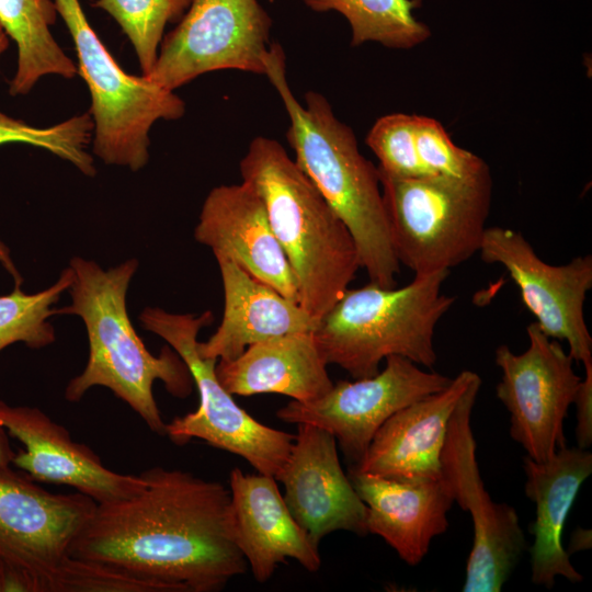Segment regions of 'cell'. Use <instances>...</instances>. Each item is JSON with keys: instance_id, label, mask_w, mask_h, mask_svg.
<instances>
[{"instance_id": "30bf717a", "label": "cell", "mask_w": 592, "mask_h": 592, "mask_svg": "<svg viewBox=\"0 0 592 592\" xmlns=\"http://www.w3.org/2000/svg\"><path fill=\"white\" fill-rule=\"evenodd\" d=\"M480 387L477 375L454 409L441 454V476L454 502L469 512L473 521L463 591L500 592L526 549V540L515 509L494 502L480 476L470 423Z\"/></svg>"}, {"instance_id": "44dd1931", "label": "cell", "mask_w": 592, "mask_h": 592, "mask_svg": "<svg viewBox=\"0 0 592 592\" xmlns=\"http://www.w3.org/2000/svg\"><path fill=\"white\" fill-rule=\"evenodd\" d=\"M523 469L525 494L535 504L530 548L532 582L551 589L557 577L572 583L582 581L562 545V533L580 487L592 473V453L565 445L546 462L525 455Z\"/></svg>"}, {"instance_id": "8fae6325", "label": "cell", "mask_w": 592, "mask_h": 592, "mask_svg": "<svg viewBox=\"0 0 592 592\" xmlns=\"http://www.w3.org/2000/svg\"><path fill=\"white\" fill-rule=\"evenodd\" d=\"M271 26L258 0H193L177 27L162 38L147 77L174 91L216 70L265 76Z\"/></svg>"}, {"instance_id": "3957f363", "label": "cell", "mask_w": 592, "mask_h": 592, "mask_svg": "<svg viewBox=\"0 0 592 592\" xmlns=\"http://www.w3.org/2000/svg\"><path fill=\"white\" fill-rule=\"evenodd\" d=\"M138 261L130 259L115 267L102 269L80 257L71 259L70 305L57 314L76 315L86 326L89 339L88 362L81 374L65 389V398L79 401L95 386L110 389L127 403L158 434L166 423L153 397L152 387L161 380L175 397L185 398L193 389V377L181 356L164 346L153 355L136 333L126 306L128 285Z\"/></svg>"}, {"instance_id": "8992f818", "label": "cell", "mask_w": 592, "mask_h": 592, "mask_svg": "<svg viewBox=\"0 0 592 592\" xmlns=\"http://www.w3.org/2000/svg\"><path fill=\"white\" fill-rule=\"evenodd\" d=\"M95 505L83 493H53L26 474L1 467L3 592H82L90 563L69 549Z\"/></svg>"}, {"instance_id": "d590c367", "label": "cell", "mask_w": 592, "mask_h": 592, "mask_svg": "<svg viewBox=\"0 0 592 592\" xmlns=\"http://www.w3.org/2000/svg\"><path fill=\"white\" fill-rule=\"evenodd\" d=\"M4 576H5V563L0 558V592H3Z\"/></svg>"}, {"instance_id": "f546056e", "label": "cell", "mask_w": 592, "mask_h": 592, "mask_svg": "<svg viewBox=\"0 0 592 592\" xmlns=\"http://www.w3.org/2000/svg\"><path fill=\"white\" fill-rule=\"evenodd\" d=\"M415 139L419 158L432 175L467 179L488 167L477 155L456 146L432 117L417 115Z\"/></svg>"}, {"instance_id": "4dcf8cb0", "label": "cell", "mask_w": 592, "mask_h": 592, "mask_svg": "<svg viewBox=\"0 0 592 592\" xmlns=\"http://www.w3.org/2000/svg\"><path fill=\"white\" fill-rule=\"evenodd\" d=\"M573 403L576 405V441L579 448L588 449L592 444V363L585 364Z\"/></svg>"}, {"instance_id": "e0dca14e", "label": "cell", "mask_w": 592, "mask_h": 592, "mask_svg": "<svg viewBox=\"0 0 592 592\" xmlns=\"http://www.w3.org/2000/svg\"><path fill=\"white\" fill-rule=\"evenodd\" d=\"M194 237L212 250L215 259L236 263L298 303L295 275L271 228L263 202L249 183L212 189L203 203Z\"/></svg>"}, {"instance_id": "d6986e66", "label": "cell", "mask_w": 592, "mask_h": 592, "mask_svg": "<svg viewBox=\"0 0 592 592\" xmlns=\"http://www.w3.org/2000/svg\"><path fill=\"white\" fill-rule=\"evenodd\" d=\"M366 505L368 534L380 536L409 566L420 563L434 537L448 528L454 503L448 483L436 479H392L349 469Z\"/></svg>"}, {"instance_id": "83f0119b", "label": "cell", "mask_w": 592, "mask_h": 592, "mask_svg": "<svg viewBox=\"0 0 592 592\" xmlns=\"http://www.w3.org/2000/svg\"><path fill=\"white\" fill-rule=\"evenodd\" d=\"M92 132L93 119L89 112L45 128L27 125L0 112V145L24 143L44 148L89 177L95 174L93 158L87 150Z\"/></svg>"}, {"instance_id": "9c48e42d", "label": "cell", "mask_w": 592, "mask_h": 592, "mask_svg": "<svg viewBox=\"0 0 592 592\" xmlns=\"http://www.w3.org/2000/svg\"><path fill=\"white\" fill-rule=\"evenodd\" d=\"M139 319L144 329L163 339L185 362L200 395L197 409L166 423L164 435L178 445L203 440L244 458L259 474L275 478L288 457L294 435L247 413L218 382L217 361L198 354L197 335L213 322L212 311L196 317L147 307Z\"/></svg>"}, {"instance_id": "d4e9b609", "label": "cell", "mask_w": 592, "mask_h": 592, "mask_svg": "<svg viewBox=\"0 0 592 592\" xmlns=\"http://www.w3.org/2000/svg\"><path fill=\"white\" fill-rule=\"evenodd\" d=\"M316 12L337 11L350 24L351 45L367 42L395 49H410L431 36L413 15L420 0H303Z\"/></svg>"}, {"instance_id": "ba28073f", "label": "cell", "mask_w": 592, "mask_h": 592, "mask_svg": "<svg viewBox=\"0 0 592 592\" xmlns=\"http://www.w3.org/2000/svg\"><path fill=\"white\" fill-rule=\"evenodd\" d=\"M72 37L78 73L86 81L93 119V152L106 164L137 171L149 159V130L158 119L175 121L184 101L147 76L125 72L90 25L79 0H54Z\"/></svg>"}, {"instance_id": "9a60e30c", "label": "cell", "mask_w": 592, "mask_h": 592, "mask_svg": "<svg viewBox=\"0 0 592 592\" xmlns=\"http://www.w3.org/2000/svg\"><path fill=\"white\" fill-rule=\"evenodd\" d=\"M0 425L23 446L14 453L11 466L36 482L69 486L96 503L128 498L145 486L141 474L111 470L89 446L73 441L66 428L36 407L0 400Z\"/></svg>"}, {"instance_id": "4fadbf2b", "label": "cell", "mask_w": 592, "mask_h": 592, "mask_svg": "<svg viewBox=\"0 0 592 592\" xmlns=\"http://www.w3.org/2000/svg\"><path fill=\"white\" fill-rule=\"evenodd\" d=\"M452 378L424 371L391 355L383 371L354 382L340 380L322 397L292 400L276 415L287 423H308L330 432L351 466L357 465L379 428L396 412L445 389ZM350 466V467H351Z\"/></svg>"}, {"instance_id": "6da1fadb", "label": "cell", "mask_w": 592, "mask_h": 592, "mask_svg": "<svg viewBox=\"0 0 592 592\" xmlns=\"http://www.w3.org/2000/svg\"><path fill=\"white\" fill-rule=\"evenodd\" d=\"M144 488L96 503L70 545L73 558L103 565L160 592H216L248 563L237 547L230 490L191 473L152 467Z\"/></svg>"}, {"instance_id": "ac0fdd59", "label": "cell", "mask_w": 592, "mask_h": 592, "mask_svg": "<svg viewBox=\"0 0 592 592\" xmlns=\"http://www.w3.org/2000/svg\"><path fill=\"white\" fill-rule=\"evenodd\" d=\"M229 490L234 539L258 582L267 581L288 558L310 572L319 570L318 546L292 515L273 476L234 468Z\"/></svg>"}, {"instance_id": "4316f807", "label": "cell", "mask_w": 592, "mask_h": 592, "mask_svg": "<svg viewBox=\"0 0 592 592\" xmlns=\"http://www.w3.org/2000/svg\"><path fill=\"white\" fill-rule=\"evenodd\" d=\"M193 0H96L130 41L144 76L156 64L168 23L182 19Z\"/></svg>"}, {"instance_id": "7a4b0ae2", "label": "cell", "mask_w": 592, "mask_h": 592, "mask_svg": "<svg viewBox=\"0 0 592 592\" xmlns=\"http://www.w3.org/2000/svg\"><path fill=\"white\" fill-rule=\"evenodd\" d=\"M265 67V76L289 119L286 140L296 164L351 232L369 282L396 286L400 263L392 247L377 168L361 153L352 128L335 116L325 95L308 91L305 105L296 99L286 77L281 44L271 43Z\"/></svg>"}, {"instance_id": "f1b7e54d", "label": "cell", "mask_w": 592, "mask_h": 592, "mask_svg": "<svg viewBox=\"0 0 592 592\" xmlns=\"http://www.w3.org/2000/svg\"><path fill=\"white\" fill-rule=\"evenodd\" d=\"M417 115L392 113L379 117L365 141L379 160L377 170L397 178L432 175L422 164L415 139Z\"/></svg>"}, {"instance_id": "7c38bea8", "label": "cell", "mask_w": 592, "mask_h": 592, "mask_svg": "<svg viewBox=\"0 0 592 592\" xmlns=\"http://www.w3.org/2000/svg\"><path fill=\"white\" fill-rule=\"evenodd\" d=\"M526 332L530 344L523 353L497 348L494 360L502 375L496 392L510 414L512 440L526 456L542 463L566 445L563 423L582 378L558 340L535 321Z\"/></svg>"}, {"instance_id": "277c9868", "label": "cell", "mask_w": 592, "mask_h": 592, "mask_svg": "<svg viewBox=\"0 0 592 592\" xmlns=\"http://www.w3.org/2000/svg\"><path fill=\"white\" fill-rule=\"evenodd\" d=\"M239 169L263 202L295 275L299 306L319 321L361 269L351 232L275 139L253 138Z\"/></svg>"}, {"instance_id": "e575fe53", "label": "cell", "mask_w": 592, "mask_h": 592, "mask_svg": "<svg viewBox=\"0 0 592 592\" xmlns=\"http://www.w3.org/2000/svg\"><path fill=\"white\" fill-rule=\"evenodd\" d=\"M9 46V35L4 31L3 26L0 23V55L8 48Z\"/></svg>"}, {"instance_id": "484cf974", "label": "cell", "mask_w": 592, "mask_h": 592, "mask_svg": "<svg viewBox=\"0 0 592 592\" xmlns=\"http://www.w3.org/2000/svg\"><path fill=\"white\" fill-rule=\"evenodd\" d=\"M72 281L70 267L49 287L26 294L15 284L8 295L0 296V351L10 344L23 342L31 349H42L55 341L49 318L57 314L54 305L68 291Z\"/></svg>"}, {"instance_id": "5b68a950", "label": "cell", "mask_w": 592, "mask_h": 592, "mask_svg": "<svg viewBox=\"0 0 592 592\" xmlns=\"http://www.w3.org/2000/svg\"><path fill=\"white\" fill-rule=\"evenodd\" d=\"M448 273L414 275L400 288L371 282L348 288L312 331L323 361L354 379L374 376L391 355L433 367L435 327L456 300L442 293Z\"/></svg>"}, {"instance_id": "7402d4cb", "label": "cell", "mask_w": 592, "mask_h": 592, "mask_svg": "<svg viewBox=\"0 0 592 592\" xmlns=\"http://www.w3.org/2000/svg\"><path fill=\"white\" fill-rule=\"evenodd\" d=\"M224 289L220 325L197 352L204 358L230 361L249 345L294 332H312L318 320L298 303L254 278L236 263L216 259Z\"/></svg>"}, {"instance_id": "2e32d148", "label": "cell", "mask_w": 592, "mask_h": 592, "mask_svg": "<svg viewBox=\"0 0 592 592\" xmlns=\"http://www.w3.org/2000/svg\"><path fill=\"white\" fill-rule=\"evenodd\" d=\"M297 523L315 545L335 531L368 534L366 505L343 471L335 437L319 426L298 423L288 457L275 477Z\"/></svg>"}, {"instance_id": "5bb4252c", "label": "cell", "mask_w": 592, "mask_h": 592, "mask_svg": "<svg viewBox=\"0 0 592 592\" xmlns=\"http://www.w3.org/2000/svg\"><path fill=\"white\" fill-rule=\"evenodd\" d=\"M483 262L502 265L521 292L524 306L549 338L563 340L577 363H592V337L583 305L592 288V255L567 264L543 261L520 231L487 227L478 251Z\"/></svg>"}, {"instance_id": "836d02e7", "label": "cell", "mask_w": 592, "mask_h": 592, "mask_svg": "<svg viewBox=\"0 0 592 592\" xmlns=\"http://www.w3.org/2000/svg\"><path fill=\"white\" fill-rule=\"evenodd\" d=\"M0 262H2V264L7 267V270L15 277V283L22 282V280L19 277L18 272L15 271L12 264L8 250L1 242H0Z\"/></svg>"}, {"instance_id": "ffe728a7", "label": "cell", "mask_w": 592, "mask_h": 592, "mask_svg": "<svg viewBox=\"0 0 592 592\" xmlns=\"http://www.w3.org/2000/svg\"><path fill=\"white\" fill-rule=\"evenodd\" d=\"M478 374L462 371L443 390L396 412L350 469L392 479L441 477V454L454 409Z\"/></svg>"}, {"instance_id": "603a6c76", "label": "cell", "mask_w": 592, "mask_h": 592, "mask_svg": "<svg viewBox=\"0 0 592 592\" xmlns=\"http://www.w3.org/2000/svg\"><path fill=\"white\" fill-rule=\"evenodd\" d=\"M215 373L232 396L280 394L310 401L333 386L312 332L287 333L251 344L234 360L217 361Z\"/></svg>"}, {"instance_id": "52a82bcc", "label": "cell", "mask_w": 592, "mask_h": 592, "mask_svg": "<svg viewBox=\"0 0 592 592\" xmlns=\"http://www.w3.org/2000/svg\"><path fill=\"white\" fill-rule=\"evenodd\" d=\"M377 173L396 257L414 275L449 271L479 251L491 206L489 167L467 179Z\"/></svg>"}, {"instance_id": "cb8c5ba5", "label": "cell", "mask_w": 592, "mask_h": 592, "mask_svg": "<svg viewBox=\"0 0 592 592\" xmlns=\"http://www.w3.org/2000/svg\"><path fill=\"white\" fill-rule=\"evenodd\" d=\"M57 14L53 0H0V23L18 46L11 95L26 94L46 75L69 79L78 73L50 33Z\"/></svg>"}, {"instance_id": "1f68e13d", "label": "cell", "mask_w": 592, "mask_h": 592, "mask_svg": "<svg viewBox=\"0 0 592 592\" xmlns=\"http://www.w3.org/2000/svg\"><path fill=\"white\" fill-rule=\"evenodd\" d=\"M591 547V531L582 527L576 528L572 533L570 542V550L567 553L570 555L578 550H585Z\"/></svg>"}, {"instance_id": "d6a6232c", "label": "cell", "mask_w": 592, "mask_h": 592, "mask_svg": "<svg viewBox=\"0 0 592 592\" xmlns=\"http://www.w3.org/2000/svg\"><path fill=\"white\" fill-rule=\"evenodd\" d=\"M8 432L0 425V468L11 466L15 453L11 447Z\"/></svg>"}]
</instances>
